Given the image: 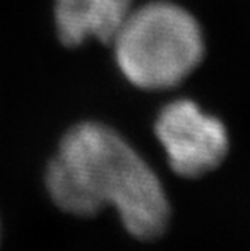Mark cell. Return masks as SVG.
<instances>
[{
    "label": "cell",
    "mask_w": 250,
    "mask_h": 251,
    "mask_svg": "<svg viewBox=\"0 0 250 251\" xmlns=\"http://www.w3.org/2000/svg\"><path fill=\"white\" fill-rule=\"evenodd\" d=\"M112 44L120 72L141 89L179 84L195 70L205 52L200 25L187 10L171 2L132 8Z\"/></svg>",
    "instance_id": "7a4b0ae2"
},
{
    "label": "cell",
    "mask_w": 250,
    "mask_h": 251,
    "mask_svg": "<svg viewBox=\"0 0 250 251\" xmlns=\"http://www.w3.org/2000/svg\"><path fill=\"white\" fill-rule=\"evenodd\" d=\"M134 0H56L54 23L62 44L78 47L84 41L112 42L132 12Z\"/></svg>",
    "instance_id": "277c9868"
},
{
    "label": "cell",
    "mask_w": 250,
    "mask_h": 251,
    "mask_svg": "<svg viewBox=\"0 0 250 251\" xmlns=\"http://www.w3.org/2000/svg\"><path fill=\"white\" fill-rule=\"evenodd\" d=\"M51 200L72 216L91 217L112 206L127 232L159 237L169 222V201L158 175L112 128L83 122L68 130L47 164Z\"/></svg>",
    "instance_id": "6da1fadb"
},
{
    "label": "cell",
    "mask_w": 250,
    "mask_h": 251,
    "mask_svg": "<svg viewBox=\"0 0 250 251\" xmlns=\"http://www.w3.org/2000/svg\"><path fill=\"white\" fill-rule=\"evenodd\" d=\"M154 131L171 169L195 178L216 169L229 151L226 126L189 99H179L159 112Z\"/></svg>",
    "instance_id": "3957f363"
}]
</instances>
